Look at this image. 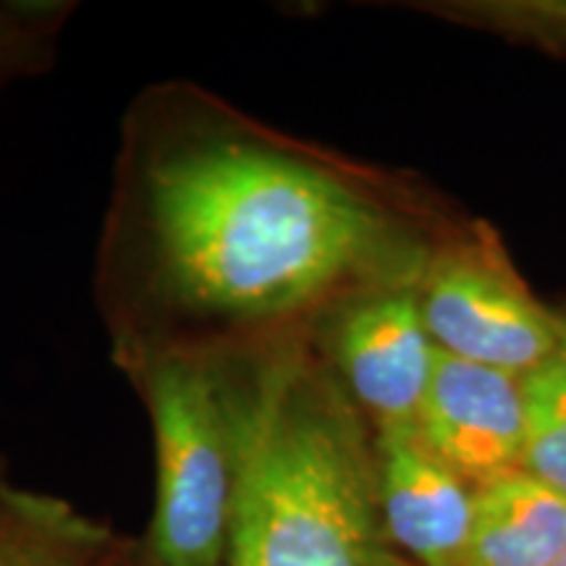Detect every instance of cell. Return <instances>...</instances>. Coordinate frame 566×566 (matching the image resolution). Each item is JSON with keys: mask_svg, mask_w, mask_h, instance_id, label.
Instances as JSON below:
<instances>
[{"mask_svg": "<svg viewBox=\"0 0 566 566\" xmlns=\"http://www.w3.org/2000/svg\"><path fill=\"white\" fill-rule=\"evenodd\" d=\"M525 459L522 470L566 495V346L522 378Z\"/></svg>", "mask_w": 566, "mask_h": 566, "instance_id": "10", "label": "cell"}, {"mask_svg": "<svg viewBox=\"0 0 566 566\" xmlns=\"http://www.w3.org/2000/svg\"><path fill=\"white\" fill-rule=\"evenodd\" d=\"M554 566H566V548H564V554H562V556H558V562H556Z\"/></svg>", "mask_w": 566, "mask_h": 566, "instance_id": "14", "label": "cell"}, {"mask_svg": "<svg viewBox=\"0 0 566 566\" xmlns=\"http://www.w3.org/2000/svg\"><path fill=\"white\" fill-rule=\"evenodd\" d=\"M122 370L137 386L153 428L150 566H229L244 354H155Z\"/></svg>", "mask_w": 566, "mask_h": 566, "instance_id": "3", "label": "cell"}, {"mask_svg": "<svg viewBox=\"0 0 566 566\" xmlns=\"http://www.w3.org/2000/svg\"><path fill=\"white\" fill-rule=\"evenodd\" d=\"M11 493H13V485H9V480L3 475V467H0V516H3L6 506H9Z\"/></svg>", "mask_w": 566, "mask_h": 566, "instance_id": "13", "label": "cell"}, {"mask_svg": "<svg viewBox=\"0 0 566 566\" xmlns=\"http://www.w3.org/2000/svg\"><path fill=\"white\" fill-rule=\"evenodd\" d=\"M375 493L388 541L417 566H462L475 488L424 443L415 424L375 436Z\"/></svg>", "mask_w": 566, "mask_h": 566, "instance_id": "7", "label": "cell"}, {"mask_svg": "<svg viewBox=\"0 0 566 566\" xmlns=\"http://www.w3.org/2000/svg\"><path fill=\"white\" fill-rule=\"evenodd\" d=\"M233 525L254 566H391L349 396L307 338L244 357Z\"/></svg>", "mask_w": 566, "mask_h": 566, "instance_id": "2", "label": "cell"}, {"mask_svg": "<svg viewBox=\"0 0 566 566\" xmlns=\"http://www.w3.org/2000/svg\"><path fill=\"white\" fill-rule=\"evenodd\" d=\"M71 3L0 0V90L51 66Z\"/></svg>", "mask_w": 566, "mask_h": 566, "instance_id": "11", "label": "cell"}, {"mask_svg": "<svg viewBox=\"0 0 566 566\" xmlns=\"http://www.w3.org/2000/svg\"><path fill=\"white\" fill-rule=\"evenodd\" d=\"M111 533L55 495L13 488L0 516V566H101Z\"/></svg>", "mask_w": 566, "mask_h": 566, "instance_id": "9", "label": "cell"}, {"mask_svg": "<svg viewBox=\"0 0 566 566\" xmlns=\"http://www.w3.org/2000/svg\"><path fill=\"white\" fill-rule=\"evenodd\" d=\"M97 296L116 365L300 342L336 304L415 283L354 176L208 90L142 92L124 124Z\"/></svg>", "mask_w": 566, "mask_h": 566, "instance_id": "1", "label": "cell"}, {"mask_svg": "<svg viewBox=\"0 0 566 566\" xmlns=\"http://www.w3.org/2000/svg\"><path fill=\"white\" fill-rule=\"evenodd\" d=\"M438 352L525 378L566 346V321L480 247L430 254L417 281Z\"/></svg>", "mask_w": 566, "mask_h": 566, "instance_id": "4", "label": "cell"}, {"mask_svg": "<svg viewBox=\"0 0 566 566\" xmlns=\"http://www.w3.org/2000/svg\"><path fill=\"white\" fill-rule=\"evenodd\" d=\"M417 430L472 488L522 470V378L438 352Z\"/></svg>", "mask_w": 566, "mask_h": 566, "instance_id": "6", "label": "cell"}, {"mask_svg": "<svg viewBox=\"0 0 566 566\" xmlns=\"http://www.w3.org/2000/svg\"><path fill=\"white\" fill-rule=\"evenodd\" d=\"M229 566H254V556L250 541L237 525L231 527V546H229Z\"/></svg>", "mask_w": 566, "mask_h": 566, "instance_id": "12", "label": "cell"}, {"mask_svg": "<svg viewBox=\"0 0 566 566\" xmlns=\"http://www.w3.org/2000/svg\"><path fill=\"white\" fill-rule=\"evenodd\" d=\"M315 334L338 386L378 428L417 422L438 357L417 281L349 296L315 325Z\"/></svg>", "mask_w": 566, "mask_h": 566, "instance_id": "5", "label": "cell"}, {"mask_svg": "<svg viewBox=\"0 0 566 566\" xmlns=\"http://www.w3.org/2000/svg\"><path fill=\"white\" fill-rule=\"evenodd\" d=\"M566 548V495L520 470L475 488L462 566H554Z\"/></svg>", "mask_w": 566, "mask_h": 566, "instance_id": "8", "label": "cell"}]
</instances>
